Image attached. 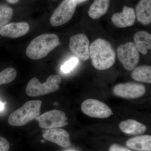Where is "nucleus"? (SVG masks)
<instances>
[{"label": "nucleus", "instance_id": "f257e3e1", "mask_svg": "<svg viewBox=\"0 0 151 151\" xmlns=\"http://www.w3.org/2000/svg\"><path fill=\"white\" fill-rule=\"evenodd\" d=\"M89 52L92 65L97 70L109 69L116 61V53L112 45L103 39L94 41L89 46Z\"/></svg>", "mask_w": 151, "mask_h": 151}, {"label": "nucleus", "instance_id": "f03ea898", "mask_svg": "<svg viewBox=\"0 0 151 151\" xmlns=\"http://www.w3.org/2000/svg\"><path fill=\"white\" fill-rule=\"evenodd\" d=\"M59 44L58 36L55 34H45L37 37L31 42L27 48L26 53L30 59H41Z\"/></svg>", "mask_w": 151, "mask_h": 151}, {"label": "nucleus", "instance_id": "7ed1b4c3", "mask_svg": "<svg viewBox=\"0 0 151 151\" xmlns=\"http://www.w3.org/2000/svg\"><path fill=\"white\" fill-rule=\"evenodd\" d=\"M42 104V102L40 100L28 101L11 113L9 118V124L14 127L26 125L40 115Z\"/></svg>", "mask_w": 151, "mask_h": 151}, {"label": "nucleus", "instance_id": "20e7f679", "mask_svg": "<svg viewBox=\"0 0 151 151\" xmlns=\"http://www.w3.org/2000/svg\"><path fill=\"white\" fill-rule=\"evenodd\" d=\"M62 78L59 75L50 76L46 82L41 83L37 78L31 79L26 88V92L29 97H37L55 92L60 88Z\"/></svg>", "mask_w": 151, "mask_h": 151}, {"label": "nucleus", "instance_id": "39448f33", "mask_svg": "<svg viewBox=\"0 0 151 151\" xmlns=\"http://www.w3.org/2000/svg\"><path fill=\"white\" fill-rule=\"evenodd\" d=\"M77 3L76 0H63L52 14L50 24L54 27L65 24L73 17Z\"/></svg>", "mask_w": 151, "mask_h": 151}, {"label": "nucleus", "instance_id": "423d86ee", "mask_svg": "<svg viewBox=\"0 0 151 151\" xmlns=\"http://www.w3.org/2000/svg\"><path fill=\"white\" fill-rule=\"evenodd\" d=\"M117 52L119 60L126 70H133L139 63V52L133 42L121 45L117 48Z\"/></svg>", "mask_w": 151, "mask_h": 151}, {"label": "nucleus", "instance_id": "0eeeda50", "mask_svg": "<svg viewBox=\"0 0 151 151\" xmlns=\"http://www.w3.org/2000/svg\"><path fill=\"white\" fill-rule=\"evenodd\" d=\"M40 127L44 129L62 128L68 124V118L63 111L53 110L40 115L35 119Z\"/></svg>", "mask_w": 151, "mask_h": 151}, {"label": "nucleus", "instance_id": "6e6552de", "mask_svg": "<svg viewBox=\"0 0 151 151\" xmlns=\"http://www.w3.org/2000/svg\"><path fill=\"white\" fill-rule=\"evenodd\" d=\"M81 110L86 116L98 119H106L113 114L111 108L105 103L93 99L84 100L81 104Z\"/></svg>", "mask_w": 151, "mask_h": 151}, {"label": "nucleus", "instance_id": "1a4fd4ad", "mask_svg": "<svg viewBox=\"0 0 151 151\" xmlns=\"http://www.w3.org/2000/svg\"><path fill=\"white\" fill-rule=\"evenodd\" d=\"M145 87L143 84L133 82L120 83L114 86L113 94L118 97L128 99L139 98L145 93Z\"/></svg>", "mask_w": 151, "mask_h": 151}, {"label": "nucleus", "instance_id": "9d476101", "mask_svg": "<svg viewBox=\"0 0 151 151\" xmlns=\"http://www.w3.org/2000/svg\"><path fill=\"white\" fill-rule=\"evenodd\" d=\"M70 51L78 58L86 61L89 58V41L84 34L80 33L72 36L69 42Z\"/></svg>", "mask_w": 151, "mask_h": 151}, {"label": "nucleus", "instance_id": "9b49d317", "mask_svg": "<svg viewBox=\"0 0 151 151\" xmlns=\"http://www.w3.org/2000/svg\"><path fill=\"white\" fill-rule=\"evenodd\" d=\"M42 136L46 140L55 143L63 148H68L71 145L70 134L60 128L45 129L42 130Z\"/></svg>", "mask_w": 151, "mask_h": 151}, {"label": "nucleus", "instance_id": "f8f14e48", "mask_svg": "<svg viewBox=\"0 0 151 151\" xmlns=\"http://www.w3.org/2000/svg\"><path fill=\"white\" fill-rule=\"evenodd\" d=\"M136 19L134 9L125 6L122 12L113 14L111 17V21L116 27L122 28L133 26L134 24Z\"/></svg>", "mask_w": 151, "mask_h": 151}, {"label": "nucleus", "instance_id": "ddd939ff", "mask_svg": "<svg viewBox=\"0 0 151 151\" xmlns=\"http://www.w3.org/2000/svg\"><path fill=\"white\" fill-rule=\"evenodd\" d=\"M29 26L26 22L12 23L0 28V35L10 38H18L26 34Z\"/></svg>", "mask_w": 151, "mask_h": 151}, {"label": "nucleus", "instance_id": "4468645a", "mask_svg": "<svg viewBox=\"0 0 151 151\" xmlns=\"http://www.w3.org/2000/svg\"><path fill=\"white\" fill-rule=\"evenodd\" d=\"M137 20L144 25L151 22V0H140L136 7Z\"/></svg>", "mask_w": 151, "mask_h": 151}, {"label": "nucleus", "instance_id": "2eb2a0df", "mask_svg": "<svg viewBox=\"0 0 151 151\" xmlns=\"http://www.w3.org/2000/svg\"><path fill=\"white\" fill-rule=\"evenodd\" d=\"M134 44L138 51L146 55L151 49V35L146 31L141 30L134 36Z\"/></svg>", "mask_w": 151, "mask_h": 151}, {"label": "nucleus", "instance_id": "dca6fc26", "mask_svg": "<svg viewBox=\"0 0 151 151\" xmlns=\"http://www.w3.org/2000/svg\"><path fill=\"white\" fill-rule=\"evenodd\" d=\"M126 145L137 151H151V136L142 135L131 138L126 142Z\"/></svg>", "mask_w": 151, "mask_h": 151}, {"label": "nucleus", "instance_id": "f3484780", "mask_svg": "<svg viewBox=\"0 0 151 151\" xmlns=\"http://www.w3.org/2000/svg\"><path fill=\"white\" fill-rule=\"evenodd\" d=\"M119 127L122 132L128 135L141 134L147 130L145 125L133 119L121 122Z\"/></svg>", "mask_w": 151, "mask_h": 151}, {"label": "nucleus", "instance_id": "a211bd4d", "mask_svg": "<svg viewBox=\"0 0 151 151\" xmlns=\"http://www.w3.org/2000/svg\"><path fill=\"white\" fill-rule=\"evenodd\" d=\"M110 0H94L88 10L91 18L97 19L105 15L110 6Z\"/></svg>", "mask_w": 151, "mask_h": 151}, {"label": "nucleus", "instance_id": "6ab92c4d", "mask_svg": "<svg viewBox=\"0 0 151 151\" xmlns=\"http://www.w3.org/2000/svg\"><path fill=\"white\" fill-rule=\"evenodd\" d=\"M132 73V77L135 81L144 83H151V67L143 65L135 68Z\"/></svg>", "mask_w": 151, "mask_h": 151}, {"label": "nucleus", "instance_id": "aec40b11", "mask_svg": "<svg viewBox=\"0 0 151 151\" xmlns=\"http://www.w3.org/2000/svg\"><path fill=\"white\" fill-rule=\"evenodd\" d=\"M13 16V10L5 4L0 5V28L7 24Z\"/></svg>", "mask_w": 151, "mask_h": 151}, {"label": "nucleus", "instance_id": "412c9836", "mask_svg": "<svg viewBox=\"0 0 151 151\" xmlns=\"http://www.w3.org/2000/svg\"><path fill=\"white\" fill-rule=\"evenodd\" d=\"M17 75V71L13 68H6L0 72V86L12 82L14 80Z\"/></svg>", "mask_w": 151, "mask_h": 151}, {"label": "nucleus", "instance_id": "4be33fe9", "mask_svg": "<svg viewBox=\"0 0 151 151\" xmlns=\"http://www.w3.org/2000/svg\"><path fill=\"white\" fill-rule=\"evenodd\" d=\"M78 62L77 58H72L61 66V70L64 73H69L77 65Z\"/></svg>", "mask_w": 151, "mask_h": 151}, {"label": "nucleus", "instance_id": "5701e85b", "mask_svg": "<svg viewBox=\"0 0 151 151\" xmlns=\"http://www.w3.org/2000/svg\"><path fill=\"white\" fill-rule=\"evenodd\" d=\"M9 141L5 138L0 136V151H9Z\"/></svg>", "mask_w": 151, "mask_h": 151}, {"label": "nucleus", "instance_id": "b1692460", "mask_svg": "<svg viewBox=\"0 0 151 151\" xmlns=\"http://www.w3.org/2000/svg\"><path fill=\"white\" fill-rule=\"evenodd\" d=\"M109 151H132L129 149H127L117 144H113L110 147Z\"/></svg>", "mask_w": 151, "mask_h": 151}, {"label": "nucleus", "instance_id": "393cba45", "mask_svg": "<svg viewBox=\"0 0 151 151\" xmlns=\"http://www.w3.org/2000/svg\"><path fill=\"white\" fill-rule=\"evenodd\" d=\"M6 1L9 4H16L18 2L19 0H6Z\"/></svg>", "mask_w": 151, "mask_h": 151}, {"label": "nucleus", "instance_id": "a878e982", "mask_svg": "<svg viewBox=\"0 0 151 151\" xmlns=\"http://www.w3.org/2000/svg\"><path fill=\"white\" fill-rule=\"evenodd\" d=\"M4 103L0 101V111H2L4 109Z\"/></svg>", "mask_w": 151, "mask_h": 151}, {"label": "nucleus", "instance_id": "bb28decb", "mask_svg": "<svg viewBox=\"0 0 151 151\" xmlns=\"http://www.w3.org/2000/svg\"><path fill=\"white\" fill-rule=\"evenodd\" d=\"M86 1L87 0H76V1H77V4H78L84 2Z\"/></svg>", "mask_w": 151, "mask_h": 151}]
</instances>
